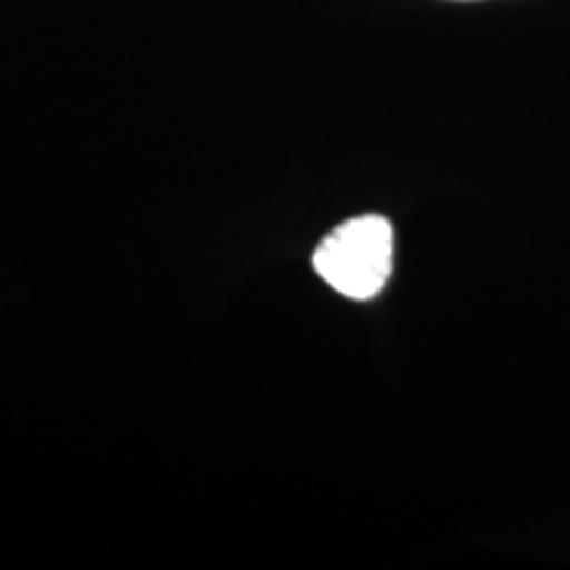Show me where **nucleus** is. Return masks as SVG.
<instances>
[{"instance_id":"1","label":"nucleus","mask_w":570,"mask_h":570,"mask_svg":"<svg viewBox=\"0 0 570 570\" xmlns=\"http://www.w3.org/2000/svg\"><path fill=\"white\" fill-rule=\"evenodd\" d=\"M315 269L338 294L370 302L389 283L394 267V230L381 214H362L327 233L315 252Z\"/></svg>"},{"instance_id":"2","label":"nucleus","mask_w":570,"mask_h":570,"mask_svg":"<svg viewBox=\"0 0 570 570\" xmlns=\"http://www.w3.org/2000/svg\"><path fill=\"white\" fill-rule=\"evenodd\" d=\"M462 3H468V0H462Z\"/></svg>"}]
</instances>
